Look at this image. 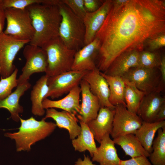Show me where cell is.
Returning <instances> with one entry per match:
<instances>
[{
    "label": "cell",
    "instance_id": "cell-1",
    "mask_svg": "<svg viewBox=\"0 0 165 165\" xmlns=\"http://www.w3.org/2000/svg\"><path fill=\"white\" fill-rule=\"evenodd\" d=\"M165 33V1L129 0L118 8L112 4L95 37L100 42L97 68L105 72L122 53L142 51L149 39Z\"/></svg>",
    "mask_w": 165,
    "mask_h": 165
},
{
    "label": "cell",
    "instance_id": "cell-2",
    "mask_svg": "<svg viewBox=\"0 0 165 165\" xmlns=\"http://www.w3.org/2000/svg\"><path fill=\"white\" fill-rule=\"evenodd\" d=\"M35 31L29 44L40 47L59 37L61 20L58 5L35 4L27 8Z\"/></svg>",
    "mask_w": 165,
    "mask_h": 165
},
{
    "label": "cell",
    "instance_id": "cell-3",
    "mask_svg": "<svg viewBox=\"0 0 165 165\" xmlns=\"http://www.w3.org/2000/svg\"><path fill=\"white\" fill-rule=\"evenodd\" d=\"M20 121L21 125L18 132L5 134L15 140L17 152L30 150L32 145L49 136L57 127L56 123L46 121L43 118L41 121L33 117L27 119L20 118Z\"/></svg>",
    "mask_w": 165,
    "mask_h": 165
},
{
    "label": "cell",
    "instance_id": "cell-4",
    "mask_svg": "<svg viewBox=\"0 0 165 165\" xmlns=\"http://www.w3.org/2000/svg\"><path fill=\"white\" fill-rule=\"evenodd\" d=\"M58 6L61 16L59 37L68 48L77 51L85 46L83 20L75 14L62 0H60Z\"/></svg>",
    "mask_w": 165,
    "mask_h": 165
},
{
    "label": "cell",
    "instance_id": "cell-5",
    "mask_svg": "<svg viewBox=\"0 0 165 165\" xmlns=\"http://www.w3.org/2000/svg\"><path fill=\"white\" fill-rule=\"evenodd\" d=\"M41 47L47 56L46 75L52 77L71 70L76 51L68 48L59 37L50 41Z\"/></svg>",
    "mask_w": 165,
    "mask_h": 165
},
{
    "label": "cell",
    "instance_id": "cell-6",
    "mask_svg": "<svg viewBox=\"0 0 165 165\" xmlns=\"http://www.w3.org/2000/svg\"><path fill=\"white\" fill-rule=\"evenodd\" d=\"M5 13L7 25L3 32L16 39L30 42L35 31L27 8H7Z\"/></svg>",
    "mask_w": 165,
    "mask_h": 165
},
{
    "label": "cell",
    "instance_id": "cell-7",
    "mask_svg": "<svg viewBox=\"0 0 165 165\" xmlns=\"http://www.w3.org/2000/svg\"><path fill=\"white\" fill-rule=\"evenodd\" d=\"M122 77L133 82L138 89L146 94L161 92L164 85L158 68H133Z\"/></svg>",
    "mask_w": 165,
    "mask_h": 165
},
{
    "label": "cell",
    "instance_id": "cell-8",
    "mask_svg": "<svg viewBox=\"0 0 165 165\" xmlns=\"http://www.w3.org/2000/svg\"><path fill=\"white\" fill-rule=\"evenodd\" d=\"M28 40H20L5 34L0 33V75L6 78L13 72L15 66L14 60L19 50L26 44Z\"/></svg>",
    "mask_w": 165,
    "mask_h": 165
},
{
    "label": "cell",
    "instance_id": "cell-9",
    "mask_svg": "<svg viewBox=\"0 0 165 165\" xmlns=\"http://www.w3.org/2000/svg\"><path fill=\"white\" fill-rule=\"evenodd\" d=\"M23 54L26 62L17 79L18 85L28 81L33 74L45 72L48 64L46 53L40 47L29 44L24 47Z\"/></svg>",
    "mask_w": 165,
    "mask_h": 165
},
{
    "label": "cell",
    "instance_id": "cell-10",
    "mask_svg": "<svg viewBox=\"0 0 165 165\" xmlns=\"http://www.w3.org/2000/svg\"><path fill=\"white\" fill-rule=\"evenodd\" d=\"M88 71L71 70L58 75L48 77L47 83L48 90L45 98H58L68 93L73 88L79 85Z\"/></svg>",
    "mask_w": 165,
    "mask_h": 165
},
{
    "label": "cell",
    "instance_id": "cell-11",
    "mask_svg": "<svg viewBox=\"0 0 165 165\" xmlns=\"http://www.w3.org/2000/svg\"><path fill=\"white\" fill-rule=\"evenodd\" d=\"M112 129L111 134L113 139L127 134H134L141 126L143 121L137 114L129 111L122 105L115 106Z\"/></svg>",
    "mask_w": 165,
    "mask_h": 165
},
{
    "label": "cell",
    "instance_id": "cell-12",
    "mask_svg": "<svg viewBox=\"0 0 165 165\" xmlns=\"http://www.w3.org/2000/svg\"><path fill=\"white\" fill-rule=\"evenodd\" d=\"M100 47V42L95 38L90 43L76 51L71 70L91 71L97 68L96 61Z\"/></svg>",
    "mask_w": 165,
    "mask_h": 165
},
{
    "label": "cell",
    "instance_id": "cell-13",
    "mask_svg": "<svg viewBox=\"0 0 165 165\" xmlns=\"http://www.w3.org/2000/svg\"><path fill=\"white\" fill-rule=\"evenodd\" d=\"M79 85L82 101L80 111L76 116L79 120L87 124L96 118L101 106L98 98L91 92L87 82L82 79Z\"/></svg>",
    "mask_w": 165,
    "mask_h": 165
},
{
    "label": "cell",
    "instance_id": "cell-14",
    "mask_svg": "<svg viewBox=\"0 0 165 165\" xmlns=\"http://www.w3.org/2000/svg\"><path fill=\"white\" fill-rule=\"evenodd\" d=\"M111 0L104 1L102 5L96 11L86 13L83 19L85 28L84 45L90 43L95 39L96 34L103 25L110 9Z\"/></svg>",
    "mask_w": 165,
    "mask_h": 165
},
{
    "label": "cell",
    "instance_id": "cell-15",
    "mask_svg": "<svg viewBox=\"0 0 165 165\" xmlns=\"http://www.w3.org/2000/svg\"><path fill=\"white\" fill-rule=\"evenodd\" d=\"M83 79L87 82L91 91L98 98L101 107L115 109V106L109 101L110 92L108 84L97 68L89 71Z\"/></svg>",
    "mask_w": 165,
    "mask_h": 165
},
{
    "label": "cell",
    "instance_id": "cell-16",
    "mask_svg": "<svg viewBox=\"0 0 165 165\" xmlns=\"http://www.w3.org/2000/svg\"><path fill=\"white\" fill-rule=\"evenodd\" d=\"M115 112V109L101 107L96 118L87 124L94 139L99 143L105 135L111 134Z\"/></svg>",
    "mask_w": 165,
    "mask_h": 165
},
{
    "label": "cell",
    "instance_id": "cell-17",
    "mask_svg": "<svg viewBox=\"0 0 165 165\" xmlns=\"http://www.w3.org/2000/svg\"><path fill=\"white\" fill-rule=\"evenodd\" d=\"M80 88L79 85L73 88L65 97L60 100H53L45 98L42 102L43 108H59L76 116L80 107Z\"/></svg>",
    "mask_w": 165,
    "mask_h": 165
},
{
    "label": "cell",
    "instance_id": "cell-18",
    "mask_svg": "<svg viewBox=\"0 0 165 165\" xmlns=\"http://www.w3.org/2000/svg\"><path fill=\"white\" fill-rule=\"evenodd\" d=\"M53 119L57 126L60 128L67 130L72 140L76 138L80 134L81 127L78 123L79 121L76 115L65 111H59L53 108L46 109V115L43 118Z\"/></svg>",
    "mask_w": 165,
    "mask_h": 165
},
{
    "label": "cell",
    "instance_id": "cell-19",
    "mask_svg": "<svg viewBox=\"0 0 165 165\" xmlns=\"http://www.w3.org/2000/svg\"><path fill=\"white\" fill-rule=\"evenodd\" d=\"M161 92L156 91L146 94L140 103L137 115L143 121H154L161 106L165 103V97Z\"/></svg>",
    "mask_w": 165,
    "mask_h": 165
},
{
    "label": "cell",
    "instance_id": "cell-20",
    "mask_svg": "<svg viewBox=\"0 0 165 165\" xmlns=\"http://www.w3.org/2000/svg\"><path fill=\"white\" fill-rule=\"evenodd\" d=\"M140 52L133 50L125 52L117 57L104 73L122 77L131 68L139 66Z\"/></svg>",
    "mask_w": 165,
    "mask_h": 165
},
{
    "label": "cell",
    "instance_id": "cell-21",
    "mask_svg": "<svg viewBox=\"0 0 165 165\" xmlns=\"http://www.w3.org/2000/svg\"><path fill=\"white\" fill-rule=\"evenodd\" d=\"M100 143L96 152L92 157V161L98 163L100 165H119L121 160L110 134L105 135Z\"/></svg>",
    "mask_w": 165,
    "mask_h": 165
},
{
    "label": "cell",
    "instance_id": "cell-22",
    "mask_svg": "<svg viewBox=\"0 0 165 165\" xmlns=\"http://www.w3.org/2000/svg\"><path fill=\"white\" fill-rule=\"evenodd\" d=\"M31 86L28 81L18 84L14 91L0 100V108L7 109L10 113L11 118L15 121H20L19 114L24 111L23 107L19 103L20 99Z\"/></svg>",
    "mask_w": 165,
    "mask_h": 165
},
{
    "label": "cell",
    "instance_id": "cell-23",
    "mask_svg": "<svg viewBox=\"0 0 165 165\" xmlns=\"http://www.w3.org/2000/svg\"><path fill=\"white\" fill-rule=\"evenodd\" d=\"M165 127V121L147 122L143 121L134 134L145 149L149 154L152 151V145L155 134L160 128Z\"/></svg>",
    "mask_w": 165,
    "mask_h": 165
},
{
    "label": "cell",
    "instance_id": "cell-24",
    "mask_svg": "<svg viewBox=\"0 0 165 165\" xmlns=\"http://www.w3.org/2000/svg\"><path fill=\"white\" fill-rule=\"evenodd\" d=\"M48 76L46 74L40 77L33 87L30 94L31 112L35 116H42L45 113L42 102L47 93Z\"/></svg>",
    "mask_w": 165,
    "mask_h": 165
},
{
    "label": "cell",
    "instance_id": "cell-25",
    "mask_svg": "<svg viewBox=\"0 0 165 165\" xmlns=\"http://www.w3.org/2000/svg\"><path fill=\"white\" fill-rule=\"evenodd\" d=\"M81 127L79 135L72 140V144L75 151L83 152L87 150L92 157L96 152L97 147L94 135L87 124L79 120Z\"/></svg>",
    "mask_w": 165,
    "mask_h": 165
},
{
    "label": "cell",
    "instance_id": "cell-26",
    "mask_svg": "<svg viewBox=\"0 0 165 165\" xmlns=\"http://www.w3.org/2000/svg\"><path fill=\"white\" fill-rule=\"evenodd\" d=\"M113 140L115 144L121 147L126 155L131 158L140 156L147 157L149 156L150 154L145 149L134 134L120 136Z\"/></svg>",
    "mask_w": 165,
    "mask_h": 165
},
{
    "label": "cell",
    "instance_id": "cell-27",
    "mask_svg": "<svg viewBox=\"0 0 165 165\" xmlns=\"http://www.w3.org/2000/svg\"><path fill=\"white\" fill-rule=\"evenodd\" d=\"M101 73L106 80L109 86V100L110 103L115 106L122 105L126 107L124 100L125 85L123 78L108 75L101 72Z\"/></svg>",
    "mask_w": 165,
    "mask_h": 165
},
{
    "label": "cell",
    "instance_id": "cell-28",
    "mask_svg": "<svg viewBox=\"0 0 165 165\" xmlns=\"http://www.w3.org/2000/svg\"><path fill=\"white\" fill-rule=\"evenodd\" d=\"M123 79L125 85L124 100L126 108L130 112L137 114L141 101L146 94L138 89L133 82Z\"/></svg>",
    "mask_w": 165,
    "mask_h": 165
},
{
    "label": "cell",
    "instance_id": "cell-29",
    "mask_svg": "<svg viewBox=\"0 0 165 165\" xmlns=\"http://www.w3.org/2000/svg\"><path fill=\"white\" fill-rule=\"evenodd\" d=\"M157 132V137L152 143V151L149 157L153 165H165V127L159 129Z\"/></svg>",
    "mask_w": 165,
    "mask_h": 165
},
{
    "label": "cell",
    "instance_id": "cell-30",
    "mask_svg": "<svg viewBox=\"0 0 165 165\" xmlns=\"http://www.w3.org/2000/svg\"><path fill=\"white\" fill-rule=\"evenodd\" d=\"M18 70L16 68L13 73L6 78H1L0 80V100H2L9 95L13 89L17 86V79Z\"/></svg>",
    "mask_w": 165,
    "mask_h": 165
},
{
    "label": "cell",
    "instance_id": "cell-31",
    "mask_svg": "<svg viewBox=\"0 0 165 165\" xmlns=\"http://www.w3.org/2000/svg\"><path fill=\"white\" fill-rule=\"evenodd\" d=\"M161 59L154 52L143 50L140 52L139 67L159 68Z\"/></svg>",
    "mask_w": 165,
    "mask_h": 165
},
{
    "label": "cell",
    "instance_id": "cell-32",
    "mask_svg": "<svg viewBox=\"0 0 165 165\" xmlns=\"http://www.w3.org/2000/svg\"><path fill=\"white\" fill-rule=\"evenodd\" d=\"M48 0H0V6L4 9L13 8L24 9L35 4H47Z\"/></svg>",
    "mask_w": 165,
    "mask_h": 165
},
{
    "label": "cell",
    "instance_id": "cell-33",
    "mask_svg": "<svg viewBox=\"0 0 165 165\" xmlns=\"http://www.w3.org/2000/svg\"><path fill=\"white\" fill-rule=\"evenodd\" d=\"M76 16L83 20L86 12L83 0H62Z\"/></svg>",
    "mask_w": 165,
    "mask_h": 165
},
{
    "label": "cell",
    "instance_id": "cell-34",
    "mask_svg": "<svg viewBox=\"0 0 165 165\" xmlns=\"http://www.w3.org/2000/svg\"><path fill=\"white\" fill-rule=\"evenodd\" d=\"M150 50L154 51L165 46V33L149 39L146 43Z\"/></svg>",
    "mask_w": 165,
    "mask_h": 165
},
{
    "label": "cell",
    "instance_id": "cell-35",
    "mask_svg": "<svg viewBox=\"0 0 165 165\" xmlns=\"http://www.w3.org/2000/svg\"><path fill=\"white\" fill-rule=\"evenodd\" d=\"M119 165H153L147 159L143 156H139L127 160H120Z\"/></svg>",
    "mask_w": 165,
    "mask_h": 165
},
{
    "label": "cell",
    "instance_id": "cell-36",
    "mask_svg": "<svg viewBox=\"0 0 165 165\" xmlns=\"http://www.w3.org/2000/svg\"><path fill=\"white\" fill-rule=\"evenodd\" d=\"M85 9L87 13H92L98 9L104 1L99 0H83Z\"/></svg>",
    "mask_w": 165,
    "mask_h": 165
},
{
    "label": "cell",
    "instance_id": "cell-37",
    "mask_svg": "<svg viewBox=\"0 0 165 165\" xmlns=\"http://www.w3.org/2000/svg\"><path fill=\"white\" fill-rule=\"evenodd\" d=\"M165 103L162 105L159 109L154 122H160L165 120Z\"/></svg>",
    "mask_w": 165,
    "mask_h": 165
},
{
    "label": "cell",
    "instance_id": "cell-38",
    "mask_svg": "<svg viewBox=\"0 0 165 165\" xmlns=\"http://www.w3.org/2000/svg\"><path fill=\"white\" fill-rule=\"evenodd\" d=\"M75 165H96L93 163L89 156L84 155V159L79 158L75 162Z\"/></svg>",
    "mask_w": 165,
    "mask_h": 165
},
{
    "label": "cell",
    "instance_id": "cell-39",
    "mask_svg": "<svg viewBox=\"0 0 165 165\" xmlns=\"http://www.w3.org/2000/svg\"><path fill=\"white\" fill-rule=\"evenodd\" d=\"M159 69L163 82H165V57L163 56L161 59Z\"/></svg>",
    "mask_w": 165,
    "mask_h": 165
},
{
    "label": "cell",
    "instance_id": "cell-40",
    "mask_svg": "<svg viewBox=\"0 0 165 165\" xmlns=\"http://www.w3.org/2000/svg\"><path fill=\"white\" fill-rule=\"evenodd\" d=\"M6 20L5 9L0 6V33L3 32Z\"/></svg>",
    "mask_w": 165,
    "mask_h": 165
},
{
    "label": "cell",
    "instance_id": "cell-41",
    "mask_svg": "<svg viewBox=\"0 0 165 165\" xmlns=\"http://www.w3.org/2000/svg\"><path fill=\"white\" fill-rule=\"evenodd\" d=\"M129 0H112V6L116 8L121 7L126 4Z\"/></svg>",
    "mask_w": 165,
    "mask_h": 165
}]
</instances>
